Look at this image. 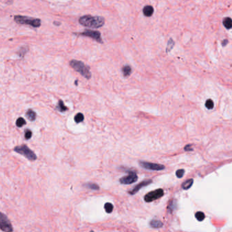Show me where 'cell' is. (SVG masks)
Instances as JSON below:
<instances>
[{"mask_svg":"<svg viewBox=\"0 0 232 232\" xmlns=\"http://www.w3.org/2000/svg\"><path fill=\"white\" fill-rule=\"evenodd\" d=\"M79 23L86 27L97 29L103 27L105 23V18L99 16L85 15L79 18Z\"/></svg>","mask_w":232,"mask_h":232,"instance_id":"1","label":"cell"},{"mask_svg":"<svg viewBox=\"0 0 232 232\" xmlns=\"http://www.w3.org/2000/svg\"><path fill=\"white\" fill-rule=\"evenodd\" d=\"M70 66L76 71L81 74L83 77L86 79H90L91 78V73L90 72V68L83 63L81 61L78 60H71L70 62Z\"/></svg>","mask_w":232,"mask_h":232,"instance_id":"2","label":"cell"},{"mask_svg":"<svg viewBox=\"0 0 232 232\" xmlns=\"http://www.w3.org/2000/svg\"><path fill=\"white\" fill-rule=\"evenodd\" d=\"M14 21L18 24L27 25L33 27L37 28L41 26V20L39 18H34L29 17L21 16V15H15Z\"/></svg>","mask_w":232,"mask_h":232,"instance_id":"3","label":"cell"},{"mask_svg":"<svg viewBox=\"0 0 232 232\" xmlns=\"http://www.w3.org/2000/svg\"><path fill=\"white\" fill-rule=\"evenodd\" d=\"M14 151L16 153L24 156L25 157H26L28 160L31 161H36L37 159V156L35 153L30 149L27 146L25 145V144H22V145L14 147Z\"/></svg>","mask_w":232,"mask_h":232,"instance_id":"4","label":"cell"},{"mask_svg":"<svg viewBox=\"0 0 232 232\" xmlns=\"http://www.w3.org/2000/svg\"><path fill=\"white\" fill-rule=\"evenodd\" d=\"M0 230L5 232L13 231V227L6 215L0 212Z\"/></svg>","mask_w":232,"mask_h":232,"instance_id":"5","label":"cell"},{"mask_svg":"<svg viewBox=\"0 0 232 232\" xmlns=\"http://www.w3.org/2000/svg\"><path fill=\"white\" fill-rule=\"evenodd\" d=\"M78 36H86V37H89L93 40H96V42L102 44L103 43V40H102L101 33L100 32L98 31H94V30H91V29H85L84 32L82 33H75Z\"/></svg>","mask_w":232,"mask_h":232,"instance_id":"6","label":"cell"},{"mask_svg":"<svg viewBox=\"0 0 232 232\" xmlns=\"http://www.w3.org/2000/svg\"><path fill=\"white\" fill-rule=\"evenodd\" d=\"M163 194H164L163 190L162 189H158L157 190H155V191L148 193L146 195L144 196V199L146 202H152V201H153L156 200L161 198V197L163 196Z\"/></svg>","mask_w":232,"mask_h":232,"instance_id":"7","label":"cell"},{"mask_svg":"<svg viewBox=\"0 0 232 232\" xmlns=\"http://www.w3.org/2000/svg\"><path fill=\"white\" fill-rule=\"evenodd\" d=\"M139 164L143 168H145L148 170L153 171H160L165 169V166L161 164H157V163H149L146 161H139Z\"/></svg>","mask_w":232,"mask_h":232,"instance_id":"8","label":"cell"},{"mask_svg":"<svg viewBox=\"0 0 232 232\" xmlns=\"http://www.w3.org/2000/svg\"><path fill=\"white\" fill-rule=\"evenodd\" d=\"M137 180H138V176H137L136 173L131 172H129L127 176L121 178L120 179V182L123 185H130L134 183Z\"/></svg>","mask_w":232,"mask_h":232,"instance_id":"9","label":"cell"},{"mask_svg":"<svg viewBox=\"0 0 232 232\" xmlns=\"http://www.w3.org/2000/svg\"><path fill=\"white\" fill-rule=\"evenodd\" d=\"M152 182H153V180H144V181L141 182L140 183H139L138 185H137L136 187L133 188L131 191L129 192V194H130V195H134V194H136L137 192H138L140 189H141L142 187H146V186L150 185Z\"/></svg>","mask_w":232,"mask_h":232,"instance_id":"10","label":"cell"},{"mask_svg":"<svg viewBox=\"0 0 232 232\" xmlns=\"http://www.w3.org/2000/svg\"><path fill=\"white\" fill-rule=\"evenodd\" d=\"M154 12V8L152 6H146L144 7L143 8V13L144 15L146 17H151L152 15L153 14Z\"/></svg>","mask_w":232,"mask_h":232,"instance_id":"11","label":"cell"},{"mask_svg":"<svg viewBox=\"0 0 232 232\" xmlns=\"http://www.w3.org/2000/svg\"><path fill=\"white\" fill-rule=\"evenodd\" d=\"M26 116L30 121H35L36 119V113L35 111H33L32 109H29L26 112Z\"/></svg>","mask_w":232,"mask_h":232,"instance_id":"12","label":"cell"},{"mask_svg":"<svg viewBox=\"0 0 232 232\" xmlns=\"http://www.w3.org/2000/svg\"><path fill=\"white\" fill-rule=\"evenodd\" d=\"M29 51V47L28 46H22L17 51V54L20 57H24V56L27 54V52Z\"/></svg>","mask_w":232,"mask_h":232,"instance_id":"13","label":"cell"},{"mask_svg":"<svg viewBox=\"0 0 232 232\" xmlns=\"http://www.w3.org/2000/svg\"><path fill=\"white\" fill-rule=\"evenodd\" d=\"M56 108L57 110H59V111L61 112H64L67 111V110H68V108L66 107V106L64 105L63 101L62 100H60L59 101L58 104L57 105V106H56V108Z\"/></svg>","mask_w":232,"mask_h":232,"instance_id":"14","label":"cell"},{"mask_svg":"<svg viewBox=\"0 0 232 232\" xmlns=\"http://www.w3.org/2000/svg\"><path fill=\"white\" fill-rule=\"evenodd\" d=\"M150 225L153 228H161L163 225V224L160 220L153 219L150 222Z\"/></svg>","mask_w":232,"mask_h":232,"instance_id":"15","label":"cell"},{"mask_svg":"<svg viewBox=\"0 0 232 232\" xmlns=\"http://www.w3.org/2000/svg\"><path fill=\"white\" fill-rule=\"evenodd\" d=\"M193 184V179L191 178V179H189L187 180H186L185 182H183L181 187L182 189L187 190L192 187Z\"/></svg>","mask_w":232,"mask_h":232,"instance_id":"16","label":"cell"},{"mask_svg":"<svg viewBox=\"0 0 232 232\" xmlns=\"http://www.w3.org/2000/svg\"><path fill=\"white\" fill-rule=\"evenodd\" d=\"M223 25L227 29H230L232 27V21L230 17H226L223 20Z\"/></svg>","mask_w":232,"mask_h":232,"instance_id":"17","label":"cell"},{"mask_svg":"<svg viewBox=\"0 0 232 232\" xmlns=\"http://www.w3.org/2000/svg\"><path fill=\"white\" fill-rule=\"evenodd\" d=\"M122 72L125 77H129L131 74V67L129 66H125L122 67Z\"/></svg>","mask_w":232,"mask_h":232,"instance_id":"18","label":"cell"},{"mask_svg":"<svg viewBox=\"0 0 232 232\" xmlns=\"http://www.w3.org/2000/svg\"><path fill=\"white\" fill-rule=\"evenodd\" d=\"M74 121L77 123H79L82 122L84 121V115L82 113H78L77 115H76L74 116Z\"/></svg>","mask_w":232,"mask_h":232,"instance_id":"19","label":"cell"},{"mask_svg":"<svg viewBox=\"0 0 232 232\" xmlns=\"http://www.w3.org/2000/svg\"><path fill=\"white\" fill-rule=\"evenodd\" d=\"M26 125V121L22 117H19L16 121V125L18 127H22Z\"/></svg>","mask_w":232,"mask_h":232,"instance_id":"20","label":"cell"},{"mask_svg":"<svg viewBox=\"0 0 232 232\" xmlns=\"http://www.w3.org/2000/svg\"><path fill=\"white\" fill-rule=\"evenodd\" d=\"M84 187H85L87 189L92 190H99V189H100L99 186L95 183H86L84 185Z\"/></svg>","mask_w":232,"mask_h":232,"instance_id":"21","label":"cell"},{"mask_svg":"<svg viewBox=\"0 0 232 232\" xmlns=\"http://www.w3.org/2000/svg\"><path fill=\"white\" fill-rule=\"evenodd\" d=\"M113 205L111 203H106L104 205V209L107 213H111L113 210Z\"/></svg>","mask_w":232,"mask_h":232,"instance_id":"22","label":"cell"},{"mask_svg":"<svg viewBox=\"0 0 232 232\" xmlns=\"http://www.w3.org/2000/svg\"><path fill=\"white\" fill-rule=\"evenodd\" d=\"M174 46V42L172 38H170L168 42V46H167V48H166V51L170 52L173 48Z\"/></svg>","mask_w":232,"mask_h":232,"instance_id":"23","label":"cell"},{"mask_svg":"<svg viewBox=\"0 0 232 232\" xmlns=\"http://www.w3.org/2000/svg\"><path fill=\"white\" fill-rule=\"evenodd\" d=\"M195 218L199 220V221H202L205 219V215L202 212H197L195 214Z\"/></svg>","mask_w":232,"mask_h":232,"instance_id":"24","label":"cell"},{"mask_svg":"<svg viewBox=\"0 0 232 232\" xmlns=\"http://www.w3.org/2000/svg\"><path fill=\"white\" fill-rule=\"evenodd\" d=\"M32 137V131L29 129H27L25 131V138L26 140L31 139Z\"/></svg>","mask_w":232,"mask_h":232,"instance_id":"25","label":"cell"},{"mask_svg":"<svg viewBox=\"0 0 232 232\" xmlns=\"http://www.w3.org/2000/svg\"><path fill=\"white\" fill-rule=\"evenodd\" d=\"M206 107L208 109H212L214 108V102L210 99H208L206 101Z\"/></svg>","mask_w":232,"mask_h":232,"instance_id":"26","label":"cell"},{"mask_svg":"<svg viewBox=\"0 0 232 232\" xmlns=\"http://www.w3.org/2000/svg\"><path fill=\"white\" fill-rule=\"evenodd\" d=\"M184 173H185V170H182V169H180V170H178L176 171V176L178 178H182V176H183Z\"/></svg>","mask_w":232,"mask_h":232,"instance_id":"27","label":"cell"},{"mask_svg":"<svg viewBox=\"0 0 232 232\" xmlns=\"http://www.w3.org/2000/svg\"><path fill=\"white\" fill-rule=\"evenodd\" d=\"M191 144H188V145L186 146L185 147V151H193V148H191Z\"/></svg>","mask_w":232,"mask_h":232,"instance_id":"28","label":"cell"},{"mask_svg":"<svg viewBox=\"0 0 232 232\" xmlns=\"http://www.w3.org/2000/svg\"><path fill=\"white\" fill-rule=\"evenodd\" d=\"M228 42H229V41H228L227 39H225V40H224L221 42V44H222L223 47H225V46L228 44Z\"/></svg>","mask_w":232,"mask_h":232,"instance_id":"29","label":"cell"},{"mask_svg":"<svg viewBox=\"0 0 232 232\" xmlns=\"http://www.w3.org/2000/svg\"><path fill=\"white\" fill-rule=\"evenodd\" d=\"M57 22H58L55 21V22H54V25H61V23H60L59 22V23H57Z\"/></svg>","mask_w":232,"mask_h":232,"instance_id":"30","label":"cell"}]
</instances>
